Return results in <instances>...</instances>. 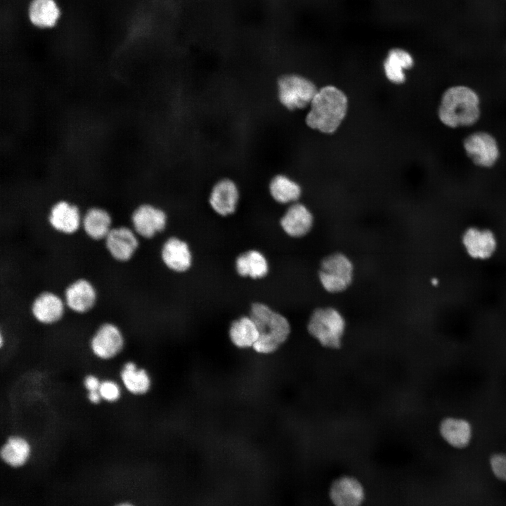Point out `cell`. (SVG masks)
Here are the masks:
<instances>
[{"mask_svg": "<svg viewBox=\"0 0 506 506\" xmlns=\"http://www.w3.org/2000/svg\"><path fill=\"white\" fill-rule=\"evenodd\" d=\"M437 114L440 122L448 128L471 126L481 116L479 96L468 86H451L442 93Z\"/></svg>", "mask_w": 506, "mask_h": 506, "instance_id": "cell-1", "label": "cell"}, {"mask_svg": "<svg viewBox=\"0 0 506 506\" xmlns=\"http://www.w3.org/2000/svg\"><path fill=\"white\" fill-rule=\"evenodd\" d=\"M348 110V100L343 91L334 86L318 90L310 103L306 124L324 134H332L340 126Z\"/></svg>", "mask_w": 506, "mask_h": 506, "instance_id": "cell-2", "label": "cell"}, {"mask_svg": "<svg viewBox=\"0 0 506 506\" xmlns=\"http://www.w3.org/2000/svg\"><path fill=\"white\" fill-rule=\"evenodd\" d=\"M249 316L255 323L259 334L252 347L256 352L272 353L289 338L291 333L289 320L268 305L261 302L252 304Z\"/></svg>", "mask_w": 506, "mask_h": 506, "instance_id": "cell-3", "label": "cell"}, {"mask_svg": "<svg viewBox=\"0 0 506 506\" xmlns=\"http://www.w3.org/2000/svg\"><path fill=\"white\" fill-rule=\"evenodd\" d=\"M346 328L342 313L332 306L314 309L306 323L309 335L322 347L339 349L342 347Z\"/></svg>", "mask_w": 506, "mask_h": 506, "instance_id": "cell-4", "label": "cell"}, {"mask_svg": "<svg viewBox=\"0 0 506 506\" xmlns=\"http://www.w3.org/2000/svg\"><path fill=\"white\" fill-rule=\"evenodd\" d=\"M354 266L342 252H333L322 259L318 269V281L323 289L331 294L346 291L352 284Z\"/></svg>", "mask_w": 506, "mask_h": 506, "instance_id": "cell-5", "label": "cell"}, {"mask_svg": "<svg viewBox=\"0 0 506 506\" xmlns=\"http://www.w3.org/2000/svg\"><path fill=\"white\" fill-rule=\"evenodd\" d=\"M317 91L311 81L297 74H285L277 80L278 100L289 110L302 109L310 105Z\"/></svg>", "mask_w": 506, "mask_h": 506, "instance_id": "cell-6", "label": "cell"}, {"mask_svg": "<svg viewBox=\"0 0 506 506\" xmlns=\"http://www.w3.org/2000/svg\"><path fill=\"white\" fill-rule=\"evenodd\" d=\"M462 145L467 156L479 167L491 168L500 158L499 144L487 131H476L469 134L464 139Z\"/></svg>", "mask_w": 506, "mask_h": 506, "instance_id": "cell-7", "label": "cell"}, {"mask_svg": "<svg viewBox=\"0 0 506 506\" xmlns=\"http://www.w3.org/2000/svg\"><path fill=\"white\" fill-rule=\"evenodd\" d=\"M366 495L363 482L351 474L337 476L328 488V498L332 506H363Z\"/></svg>", "mask_w": 506, "mask_h": 506, "instance_id": "cell-8", "label": "cell"}, {"mask_svg": "<svg viewBox=\"0 0 506 506\" xmlns=\"http://www.w3.org/2000/svg\"><path fill=\"white\" fill-rule=\"evenodd\" d=\"M124 338L120 329L112 323L102 324L90 341L92 353L98 359L110 360L123 349Z\"/></svg>", "mask_w": 506, "mask_h": 506, "instance_id": "cell-9", "label": "cell"}, {"mask_svg": "<svg viewBox=\"0 0 506 506\" xmlns=\"http://www.w3.org/2000/svg\"><path fill=\"white\" fill-rule=\"evenodd\" d=\"M462 245L469 257L477 260H486L495 254L498 241L494 233L488 228L472 226L462 235Z\"/></svg>", "mask_w": 506, "mask_h": 506, "instance_id": "cell-10", "label": "cell"}, {"mask_svg": "<svg viewBox=\"0 0 506 506\" xmlns=\"http://www.w3.org/2000/svg\"><path fill=\"white\" fill-rule=\"evenodd\" d=\"M131 219L133 230L138 236L144 238H152L162 232L167 221L166 213L150 204L137 207L132 212Z\"/></svg>", "mask_w": 506, "mask_h": 506, "instance_id": "cell-11", "label": "cell"}, {"mask_svg": "<svg viewBox=\"0 0 506 506\" xmlns=\"http://www.w3.org/2000/svg\"><path fill=\"white\" fill-rule=\"evenodd\" d=\"M138 236L134 230L126 226L112 228L104 240L105 247L115 260L128 261L138 248Z\"/></svg>", "mask_w": 506, "mask_h": 506, "instance_id": "cell-12", "label": "cell"}, {"mask_svg": "<svg viewBox=\"0 0 506 506\" xmlns=\"http://www.w3.org/2000/svg\"><path fill=\"white\" fill-rule=\"evenodd\" d=\"M280 223L286 235L294 238H301L312 230L314 217L305 205L297 202L290 205L281 217Z\"/></svg>", "mask_w": 506, "mask_h": 506, "instance_id": "cell-13", "label": "cell"}, {"mask_svg": "<svg viewBox=\"0 0 506 506\" xmlns=\"http://www.w3.org/2000/svg\"><path fill=\"white\" fill-rule=\"evenodd\" d=\"M239 198L240 191L236 183L229 178H223L213 186L209 203L216 214L226 216L235 212Z\"/></svg>", "mask_w": 506, "mask_h": 506, "instance_id": "cell-14", "label": "cell"}, {"mask_svg": "<svg viewBox=\"0 0 506 506\" xmlns=\"http://www.w3.org/2000/svg\"><path fill=\"white\" fill-rule=\"evenodd\" d=\"M48 221L56 231L64 235H72L82 226V216L77 206L60 200L51 207Z\"/></svg>", "mask_w": 506, "mask_h": 506, "instance_id": "cell-15", "label": "cell"}, {"mask_svg": "<svg viewBox=\"0 0 506 506\" xmlns=\"http://www.w3.org/2000/svg\"><path fill=\"white\" fill-rule=\"evenodd\" d=\"M97 300V292L91 281L79 278L71 283L65 289V305L73 312L85 313L91 310Z\"/></svg>", "mask_w": 506, "mask_h": 506, "instance_id": "cell-16", "label": "cell"}, {"mask_svg": "<svg viewBox=\"0 0 506 506\" xmlns=\"http://www.w3.org/2000/svg\"><path fill=\"white\" fill-rule=\"evenodd\" d=\"M65 306L64 299L57 294L45 291L35 297L31 306V312L39 323L52 325L63 318Z\"/></svg>", "mask_w": 506, "mask_h": 506, "instance_id": "cell-17", "label": "cell"}, {"mask_svg": "<svg viewBox=\"0 0 506 506\" xmlns=\"http://www.w3.org/2000/svg\"><path fill=\"white\" fill-rule=\"evenodd\" d=\"M161 258L170 270L183 273L192 264V254L186 242L176 238H168L162 245Z\"/></svg>", "mask_w": 506, "mask_h": 506, "instance_id": "cell-18", "label": "cell"}, {"mask_svg": "<svg viewBox=\"0 0 506 506\" xmlns=\"http://www.w3.org/2000/svg\"><path fill=\"white\" fill-rule=\"evenodd\" d=\"M82 226L86 235L93 240H105L112 227V216L105 209L89 208L82 217Z\"/></svg>", "mask_w": 506, "mask_h": 506, "instance_id": "cell-19", "label": "cell"}, {"mask_svg": "<svg viewBox=\"0 0 506 506\" xmlns=\"http://www.w3.org/2000/svg\"><path fill=\"white\" fill-rule=\"evenodd\" d=\"M442 438L451 446L457 448L466 447L472 437V427L465 420L448 417L440 424Z\"/></svg>", "mask_w": 506, "mask_h": 506, "instance_id": "cell-20", "label": "cell"}, {"mask_svg": "<svg viewBox=\"0 0 506 506\" xmlns=\"http://www.w3.org/2000/svg\"><path fill=\"white\" fill-rule=\"evenodd\" d=\"M235 269L238 274L242 277L260 279L267 275L269 266L266 258L261 252L251 249L236 258Z\"/></svg>", "mask_w": 506, "mask_h": 506, "instance_id": "cell-21", "label": "cell"}, {"mask_svg": "<svg viewBox=\"0 0 506 506\" xmlns=\"http://www.w3.org/2000/svg\"><path fill=\"white\" fill-rule=\"evenodd\" d=\"M271 197L280 204H292L298 202L301 188L298 183L284 174L275 175L268 185Z\"/></svg>", "mask_w": 506, "mask_h": 506, "instance_id": "cell-22", "label": "cell"}, {"mask_svg": "<svg viewBox=\"0 0 506 506\" xmlns=\"http://www.w3.org/2000/svg\"><path fill=\"white\" fill-rule=\"evenodd\" d=\"M31 22L40 28L53 27L60 15V11L54 0H32L28 9Z\"/></svg>", "mask_w": 506, "mask_h": 506, "instance_id": "cell-23", "label": "cell"}, {"mask_svg": "<svg viewBox=\"0 0 506 506\" xmlns=\"http://www.w3.org/2000/svg\"><path fill=\"white\" fill-rule=\"evenodd\" d=\"M120 378L126 391L134 395L146 394L151 386L150 377L147 371L138 368L136 363L126 362L121 372Z\"/></svg>", "mask_w": 506, "mask_h": 506, "instance_id": "cell-24", "label": "cell"}, {"mask_svg": "<svg viewBox=\"0 0 506 506\" xmlns=\"http://www.w3.org/2000/svg\"><path fill=\"white\" fill-rule=\"evenodd\" d=\"M414 60L406 51L394 48L389 51L384 63V70L387 79L394 84H401L406 79L404 70L413 67Z\"/></svg>", "mask_w": 506, "mask_h": 506, "instance_id": "cell-25", "label": "cell"}, {"mask_svg": "<svg viewBox=\"0 0 506 506\" xmlns=\"http://www.w3.org/2000/svg\"><path fill=\"white\" fill-rule=\"evenodd\" d=\"M31 446L24 437L18 435L10 436L1 450L2 460L9 466L19 467L30 458Z\"/></svg>", "mask_w": 506, "mask_h": 506, "instance_id": "cell-26", "label": "cell"}, {"mask_svg": "<svg viewBox=\"0 0 506 506\" xmlns=\"http://www.w3.org/2000/svg\"><path fill=\"white\" fill-rule=\"evenodd\" d=\"M229 336L232 343L239 348L253 347L259 334L250 316H242L234 320L230 327Z\"/></svg>", "mask_w": 506, "mask_h": 506, "instance_id": "cell-27", "label": "cell"}, {"mask_svg": "<svg viewBox=\"0 0 506 506\" xmlns=\"http://www.w3.org/2000/svg\"><path fill=\"white\" fill-rule=\"evenodd\" d=\"M98 392L102 400L109 403L117 401L121 396V389L119 384L112 380L106 379L101 382Z\"/></svg>", "mask_w": 506, "mask_h": 506, "instance_id": "cell-28", "label": "cell"}, {"mask_svg": "<svg viewBox=\"0 0 506 506\" xmlns=\"http://www.w3.org/2000/svg\"><path fill=\"white\" fill-rule=\"evenodd\" d=\"M490 466L493 474L498 479L506 481V454L493 455L490 459Z\"/></svg>", "mask_w": 506, "mask_h": 506, "instance_id": "cell-29", "label": "cell"}, {"mask_svg": "<svg viewBox=\"0 0 506 506\" xmlns=\"http://www.w3.org/2000/svg\"><path fill=\"white\" fill-rule=\"evenodd\" d=\"M101 382L99 379L93 375H89L86 376L84 379V386L88 392L98 391L100 387Z\"/></svg>", "mask_w": 506, "mask_h": 506, "instance_id": "cell-30", "label": "cell"}, {"mask_svg": "<svg viewBox=\"0 0 506 506\" xmlns=\"http://www.w3.org/2000/svg\"><path fill=\"white\" fill-rule=\"evenodd\" d=\"M88 400L93 404H98L102 400L101 396L98 391L88 392L87 394Z\"/></svg>", "mask_w": 506, "mask_h": 506, "instance_id": "cell-31", "label": "cell"}, {"mask_svg": "<svg viewBox=\"0 0 506 506\" xmlns=\"http://www.w3.org/2000/svg\"><path fill=\"white\" fill-rule=\"evenodd\" d=\"M115 506H134V505H133L132 504H131L129 502H122Z\"/></svg>", "mask_w": 506, "mask_h": 506, "instance_id": "cell-32", "label": "cell"}]
</instances>
